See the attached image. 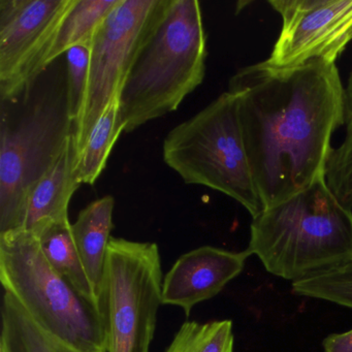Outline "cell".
Listing matches in <instances>:
<instances>
[{"label":"cell","instance_id":"obj_1","mask_svg":"<svg viewBox=\"0 0 352 352\" xmlns=\"http://www.w3.org/2000/svg\"><path fill=\"white\" fill-rule=\"evenodd\" d=\"M236 94L253 177L263 209L325 179L331 138L344 125L337 63L316 59L292 69L261 63L239 69Z\"/></svg>","mask_w":352,"mask_h":352},{"label":"cell","instance_id":"obj_2","mask_svg":"<svg viewBox=\"0 0 352 352\" xmlns=\"http://www.w3.org/2000/svg\"><path fill=\"white\" fill-rule=\"evenodd\" d=\"M207 34L197 0H164L119 92L124 133L170 114L206 76Z\"/></svg>","mask_w":352,"mask_h":352},{"label":"cell","instance_id":"obj_3","mask_svg":"<svg viewBox=\"0 0 352 352\" xmlns=\"http://www.w3.org/2000/svg\"><path fill=\"white\" fill-rule=\"evenodd\" d=\"M246 250L292 283L337 269L352 259V210L320 179L253 217Z\"/></svg>","mask_w":352,"mask_h":352},{"label":"cell","instance_id":"obj_4","mask_svg":"<svg viewBox=\"0 0 352 352\" xmlns=\"http://www.w3.org/2000/svg\"><path fill=\"white\" fill-rule=\"evenodd\" d=\"M0 281L23 310L51 335L84 352H107L98 302L80 294L47 261L30 230L0 234Z\"/></svg>","mask_w":352,"mask_h":352},{"label":"cell","instance_id":"obj_5","mask_svg":"<svg viewBox=\"0 0 352 352\" xmlns=\"http://www.w3.org/2000/svg\"><path fill=\"white\" fill-rule=\"evenodd\" d=\"M162 156L186 184L219 191L255 217L263 210L245 143L236 94L226 91L166 135Z\"/></svg>","mask_w":352,"mask_h":352},{"label":"cell","instance_id":"obj_6","mask_svg":"<svg viewBox=\"0 0 352 352\" xmlns=\"http://www.w3.org/2000/svg\"><path fill=\"white\" fill-rule=\"evenodd\" d=\"M75 131L67 89L32 100L18 120L1 109L0 234L25 226L28 199Z\"/></svg>","mask_w":352,"mask_h":352},{"label":"cell","instance_id":"obj_7","mask_svg":"<svg viewBox=\"0 0 352 352\" xmlns=\"http://www.w3.org/2000/svg\"><path fill=\"white\" fill-rule=\"evenodd\" d=\"M155 243L111 238L100 289L107 352H149L162 304Z\"/></svg>","mask_w":352,"mask_h":352},{"label":"cell","instance_id":"obj_8","mask_svg":"<svg viewBox=\"0 0 352 352\" xmlns=\"http://www.w3.org/2000/svg\"><path fill=\"white\" fill-rule=\"evenodd\" d=\"M164 0H121L92 36L89 78L75 124L78 153L113 98L119 96L133 58Z\"/></svg>","mask_w":352,"mask_h":352},{"label":"cell","instance_id":"obj_9","mask_svg":"<svg viewBox=\"0 0 352 352\" xmlns=\"http://www.w3.org/2000/svg\"><path fill=\"white\" fill-rule=\"evenodd\" d=\"M75 0H0V100L11 102L45 69Z\"/></svg>","mask_w":352,"mask_h":352},{"label":"cell","instance_id":"obj_10","mask_svg":"<svg viewBox=\"0 0 352 352\" xmlns=\"http://www.w3.org/2000/svg\"><path fill=\"white\" fill-rule=\"evenodd\" d=\"M282 20L279 36L263 61L292 69L309 61H337L352 41V0H270Z\"/></svg>","mask_w":352,"mask_h":352},{"label":"cell","instance_id":"obj_11","mask_svg":"<svg viewBox=\"0 0 352 352\" xmlns=\"http://www.w3.org/2000/svg\"><path fill=\"white\" fill-rule=\"evenodd\" d=\"M251 256L248 251L203 246L181 255L162 282V304L180 307L186 316L195 305L217 296L238 277Z\"/></svg>","mask_w":352,"mask_h":352},{"label":"cell","instance_id":"obj_12","mask_svg":"<svg viewBox=\"0 0 352 352\" xmlns=\"http://www.w3.org/2000/svg\"><path fill=\"white\" fill-rule=\"evenodd\" d=\"M74 133L67 139L56 162L30 193L25 230L36 232L49 222L69 220V201L81 185L78 177L79 153Z\"/></svg>","mask_w":352,"mask_h":352},{"label":"cell","instance_id":"obj_13","mask_svg":"<svg viewBox=\"0 0 352 352\" xmlns=\"http://www.w3.org/2000/svg\"><path fill=\"white\" fill-rule=\"evenodd\" d=\"M114 207L115 199L112 195L100 197L82 210L75 223L72 224L78 250L98 298L102 289L109 243L112 238L111 232L114 228Z\"/></svg>","mask_w":352,"mask_h":352},{"label":"cell","instance_id":"obj_14","mask_svg":"<svg viewBox=\"0 0 352 352\" xmlns=\"http://www.w3.org/2000/svg\"><path fill=\"white\" fill-rule=\"evenodd\" d=\"M34 234L50 265L69 280L80 294L100 304L78 250L69 220L49 222Z\"/></svg>","mask_w":352,"mask_h":352},{"label":"cell","instance_id":"obj_15","mask_svg":"<svg viewBox=\"0 0 352 352\" xmlns=\"http://www.w3.org/2000/svg\"><path fill=\"white\" fill-rule=\"evenodd\" d=\"M0 352H84L41 327L5 292L1 302Z\"/></svg>","mask_w":352,"mask_h":352},{"label":"cell","instance_id":"obj_16","mask_svg":"<svg viewBox=\"0 0 352 352\" xmlns=\"http://www.w3.org/2000/svg\"><path fill=\"white\" fill-rule=\"evenodd\" d=\"M121 0H75L65 15L48 56V67L77 45L92 40L94 32Z\"/></svg>","mask_w":352,"mask_h":352},{"label":"cell","instance_id":"obj_17","mask_svg":"<svg viewBox=\"0 0 352 352\" xmlns=\"http://www.w3.org/2000/svg\"><path fill=\"white\" fill-rule=\"evenodd\" d=\"M124 133L119 112V96H115L94 125L79 152L78 177L81 184L94 185L106 168L109 156L119 135Z\"/></svg>","mask_w":352,"mask_h":352},{"label":"cell","instance_id":"obj_18","mask_svg":"<svg viewBox=\"0 0 352 352\" xmlns=\"http://www.w3.org/2000/svg\"><path fill=\"white\" fill-rule=\"evenodd\" d=\"M343 141L331 152L325 182L337 199L352 210V71L344 85Z\"/></svg>","mask_w":352,"mask_h":352},{"label":"cell","instance_id":"obj_19","mask_svg":"<svg viewBox=\"0 0 352 352\" xmlns=\"http://www.w3.org/2000/svg\"><path fill=\"white\" fill-rule=\"evenodd\" d=\"M234 344L232 320L186 321L164 352H234Z\"/></svg>","mask_w":352,"mask_h":352},{"label":"cell","instance_id":"obj_20","mask_svg":"<svg viewBox=\"0 0 352 352\" xmlns=\"http://www.w3.org/2000/svg\"><path fill=\"white\" fill-rule=\"evenodd\" d=\"M292 292L352 309V259L337 269L294 282Z\"/></svg>","mask_w":352,"mask_h":352},{"label":"cell","instance_id":"obj_21","mask_svg":"<svg viewBox=\"0 0 352 352\" xmlns=\"http://www.w3.org/2000/svg\"><path fill=\"white\" fill-rule=\"evenodd\" d=\"M91 41L69 49L67 55V94L69 114L74 123L81 115L89 78Z\"/></svg>","mask_w":352,"mask_h":352},{"label":"cell","instance_id":"obj_22","mask_svg":"<svg viewBox=\"0 0 352 352\" xmlns=\"http://www.w3.org/2000/svg\"><path fill=\"white\" fill-rule=\"evenodd\" d=\"M323 349L324 352H352V329L327 336L323 341Z\"/></svg>","mask_w":352,"mask_h":352}]
</instances>
